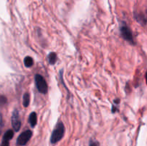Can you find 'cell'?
Listing matches in <instances>:
<instances>
[{
	"instance_id": "52a82bcc",
	"label": "cell",
	"mask_w": 147,
	"mask_h": 146,
	"mask_svg": "<svg viewBox=\"0 0 147 146\" xmlns=\"http://www.w3.org/2000/svg\"><path fill=\"white\" fill-rule=\"evenodd\" d=\"M14 136V132L11 130H8L5 133H4V136H3V140L4 141H9Z\"/></svg>"
},
{
	"instance_id": "277c9868",
	"label": "cell",
	"mask_w": 147,
	"mask_h": 146,
	"mask_svg": "<svg viewBox=\"0 0 147 146\" xmlns=\"http://www.w3.org/2000/svg\"><path fill=\"white\" fill-rule=\"evenodd\" d=\"M32 136V132L31 130H25L20 135L17 140V144L18 145H25L31 139Z\"/></svg>"
},
{
	"instance_id": "ba28073f",
	"label": "cell",
	"mask_w": 147,
	"mask_h": 146,
	"mask_svg": "<svg viewBox=\"0 0 147 146\" xmlns=\"http://www.w3.org/2000/svg\"><path fill=\"white\" fill-rule=\"evenodd\" d=\"M30 94H29V93H25V94L23 95V99H22V103L24 107H28L29 104H30Z\"/></svg>"
},
{
	"instance_id": "6da1fadb",
	"label": "cell",
	"mask_w": 147,
	"mask_h": 146,
	"mask_svg": "<svg viewBox=\"0 0 147 146\" xmlns=\"http://www.w3.org/2000/svg\"><path fill=\"white\" fill-rule=\"evenodd\" d=\"M65 132V125L62 122H59L56 125L52 133L51 137H50V142L53 144H55L57 142L60 141L63 137Z\"/></svg>"
},
{
	"instance_id": "7c38bea8",
	"label": "cell",
	"mask_w": 147,
	"mask_h": 146,
	"mask_svg": "<svg viewBox=\"0 0 147 146\" xmlns=\"http://www.w3.org/2000/svg\"><path fill=\"white\" fill-rule=\"evenodd\" d=\"M3 124H4V123H3L2 115H1V114L0 113V135H1V129H2L3 127Z\"/></svg>"
},
{
	"instance_id": "7a4b0ae2",
	"label": "cell",
	"mask_w": 147,
	"mask_h": 146,
	"mask_svg": "<svg viewBox=\"0 0 147 146\" xmlns=\"http://www.w3.org/2000/svg\"><path fill=\"white\" fill-rule=\"evenodd\" d=\"M34 82H35L36 87L39 92L42 94H46L48 90V85L47 82L45 80L44 77L40 74H36L34 77Z\"/></svg>"
},
{
	"instance_id": "9a60e30c",
	"label": "cell",
	"mask_w": 147,
	"mask_h": 146,
	"mask_svg": "<svg viewBox=\"0 0 147 146\" xmlns=\"http://www.w3.org/2000/svg\"><path fill=\"white\" fill-rule=\"evenodd\" d=\"M146 84H147V72L146 74Z\"/></svg>"
},
{
	"instance_id": "9c48e42d",
	"label": "cell",
	"mask_w": 147,
	"mask_h": 146,
	"mask_svg": "<svg viewBox=\"0 0 147 146\" xmlns=\"http://www.w3.org/2000/svg\"><path fill=\"white\" fill-rule=\"evenodd\" d=\"M48 61L50 64H55L57 61V54L55 52H51L48 55Z\"/></svg>"
},
{
	"instance_id": "8992f818",
	"label": "cell",
	"mask_w": 147,
	"mask_h": 146,
	"mask_svg": "<svg viewBox=\"0 0 147 146\" xmlns=\"http://www.w3.org/2000/svg\"><path fill=\"white\" fill-rule=\"evenodd\" d=\"M37 114H36V113H34V112H32V113H30V116H29V123H30L32 127H34L36 125H37Z\"/></svg>"
},
{
	"instance_id": "8fae6325",
	"label": "cell",
	"mask_w": 147,
	"mask_h": 146,
	"mask_svg": "<svg viewBox=\"0 0 147 146\" xmlns=\"http://www.w3.org/2000/svg\"><path fill=\"white\" fill-rule=\"evenodd\" d=\"M7 103V98L4 96H0V106H2Z\"/></svg>"
},
{
	"instance_id": "3957f363",
	"label": "cell",
	"mask_w": 147,
	"mask_h": 146,
	"mask_svg": "<svg viewBox=\"0 0 147 146\" xmlns=\"http://www.w3.org/2000/svg\"><path fill=\"white\" fill-rule=\"evenodd\" d=\"M120 31L122 37H123L125 40H126V41L129 42L131 43V44H134L132 32L131 31L130 28L126 25V24L123 23V24L121 25Z\"/></svg>"
},
{
	"instance_id": "5b68a950",
	"label": "cell",
	"mask_w": 147,
	"mask_h": 146,
	"mask_svg": "<svg viewBox=\"0 0 147 146\" xmlns=\"http://www.w3.org/2000/svg\"><path fill=\"white\" fill-rule=\"evenodd\" d=\"M11 125L14 131L17 132L21 127V121L20 120V116L17 110H14L11 115Z\"/></svg>"
},
{
	"instance_id": "4fadbf2b",
	"label": "cell",
	"mask_w": 147,
	"mask_h": 146,
	"mask_svg": "<svg viewBox=\"0 0 147 146\" xmlns=\"http://www.w3.org/2000/svg\"><path fill=\"white\" fill-rule=\"evenodd\" d=\"M89 146H99V144H98V142L90 140V145H89Z\"/></svg>"
},
{
	"instance_id": "5bb4252c",
	"label": "cell",
	"mask_w": 147,
	"mask_h": 146,
	"mask_svg": "<svg viewBox=\"0 0 147 146\" xmlns=\"http://www.w3.org/2000/svg\"><path fill=\"white\" fill-rule=\"evenodd\" d=\"M9 143L8 141H4V140H2V143H1V145L0 146H9Z\"/></svg>"
},
{
	"instance_id": "30bf717a",
	"label": "cell",
	"mask_w": 147,
	"mask_h": 146,
	"mask_svg": "<svg viewBox=\"0 0 147 146\" xmlns=\"http://www.w3.org/2000/svg\"><path fill=\"white\" fill-rule=\"evenodd\" d=\"M24 64L25 65V67H31L34 64V61H33V59L31 57H26L24 60Z\"/></svg>"
}]
</instances>
